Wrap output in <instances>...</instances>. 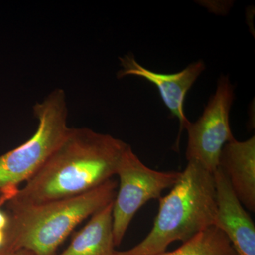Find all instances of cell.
<instances>
[{"label":"cell","mask_w":255,"mask_h":255,"mask_svg":"<svg viewBox=\"0 0 255 255\" xmlns=\"http://www.w3.org/2000/svg\"><path fill=\"white\" fill-rule=\"evenodd\" d=\"M154 255H236L226 235L216 226H211L183 243L177 249Z\"/></svg>","instance_id":"11"},{"label":"cell","mask_w":255,"mask_h":255,"mask_svg":"<svg viewBox=\"0 0 255 255\" xmlns=\"http://www.w3.org/2000/svg\"><path fill=\"white\" fill-rule=\"evenodd\" d=\"M122 69L119 72V78L128 75L146 79L158 89L161 98L171 113L177 117L180 124V132L190 123L184 113V101L188 91L205 69L202 60L188 65L179 73L159 74L147 70L137 63L133 55H126L120 58Z\"/></svg>","instance_id":"8"},{"label":"cell","mask_w":255,"mask_h":255,"mask_svg":"<svg viewBox=\"0 0 255 255\" xmlns=\"http://www.w3.org/2000/svg\"><path fill=\"white\" fill-rule=\"evenodd\" d=\"M9 218H8L4 213L0 211V230L5 231L9 225Z\"/></svg>","instance_id":"13"},{"label":"cell","mask_w":255,"mask_h":255,"mask_svg":"<svg viewBox=\"0 0 255 255\" xmlns=\"http://www.w3.org/2000/svg\"><path fill=\"white\" fill-rule=\"evenodd\" d=\"M128 144L89 128L68 136L9 202L35 204L85 194L117 174Z\"/></svg>","instance_id":"1"},{"label":"cell","mask_w":255,"mask_h":255,"mask_svg":"<svg viewBox=\"0 0 255 255\" xmlns=\"http://www.w3.org/2000/svg\"><path fill=\"white\" fill-rule=\"evenodd\" d=\"M38 120L36 131L27 141L0 156V189L16 194V186L27 182L66 139L68 125L66 95L55 89L33 106Z\"/></svg>","instance_id":"4"},{"label":"cell","mask_w":255,"mask_h":255,"mask_svg":"<svg viewBox=\"0 0 255 255\" xmlns=\"http://www.w3.org/2000/svg\"><path fill=\"white\" fill-rule=\"evenodd\" d=\"M219 168L227 177L238 199L246 210L255 211V137L236 139L223 147Z\"/></svg>","instance_id":"9"},{"label":"cell","mask_w":255,"mask_h":255,"mask_svg":"<svg viewBox=\"0 0 255 255\" xmlns=\"http://www.w3.org/2000/svg\"><path fill=\"white\" fill-rule=\"evenodd\" d=\"M112 207L113 202L92 215L86 226L74 236L70 246L55 255H114Z\"/></svg>","instance_id":"10"},{"label":"cell","mask_w":255,"mask_h":255,"mask_svg":"<svg viewBox=\"0 0 255 255\" xmlns=\"http://www.w3.org/2000/svg\"><path fill=\"white\" fill-rule=\"evenodd\" d=\"M118 183L113 179L90 191L48 202H9V225L3 248L25 249L34 255H55L58 247L84 220L113 202Z\"/></svg>","instance_id":"3"},{"label":"cell","mask_w":255,"mask_h":255,"mask_svg":"<svg viewBox=\"0 0 255 255\" xmlns=\"http://www.w3.org/2000/svg\"><path fill=\"white\" fill-rule=\"evenodd\" d=\"M234 100V88L228 77L218 81L217 89L204 113L185 128L188 132L186 157L188 162L200 164L211 173L219 167L224 145L234 140L230 126V111Z\"/></svg>","instance_id":"6"},{"label":"cell","mask_w":255,"mask_h":255,"mask_svg":"<svg viewBox=\"0 0 255 255\" xmlns=\"http://www.w3.org/2000/svg\"><path fill=\"white\" fill-rule=\"evenodd\" d=\"M159 210L147 236L127 251L114 255H154L172 243L189 241L215 226L217 202L214 174L195 162H188L169 194L159 199Z\"/></svg>","instance_id":"2"},{"label":"cell","mask_w":255,"mask_h":255,"mask_svg":"<svg viewBox=\"0 0 255 255\" xmlns=\"http://www.w3.org/2000/svg\"><path fill=\"white\" fill-rule=\"evenodd\" d=\"M216 191L215 226L229 240L236 255H255V226L233 192L227 177L218 167L214 172Z\"/></svg>","instance_id":"7"},{"label":"cell","mask_w":255,"mask_h":255,"mask_svg":"<svg viewBox=\"0 0 255 255\" xmlns=\"http://www.w3.org/2000/svg\"><path fill=\"white\" fill-rule=\"evenodd\" d=\"M0 255H34L31 251L25 249L12 250L7 248H0Z\"/></svg>","instance_id":"12"},{"label":"cell","mask_w":255,"mask_h":255,"mask_svg":"<svg viewBox=\"0 0 255 255\" xmlns=\"http://www.w3.org/2000/svg\"><path fill=\"white\" fill-rule=\"evenodd\" d=\"M119 190L113 201L112 217L114 244H122L137 211L152 199H159L165 189L177 183L181 172L155 170L142 163L130 145L124 151L117 174Z\"/></svg>","instance_id":"5"},{"label":"cell","mask_w":255,"mask_h":255,"mask_svg":"<svg viewBox=\"0 0 255 255\" xmlns=\"http://www.w3.org/2000/svg\"><path fill=\"white\" fill-rule=\"evenodd\" d=\"M5 241H6V234H5V231H1V230H0V248L4 247Z\"/></svg>","instance_id":"14"}]
</instances>
